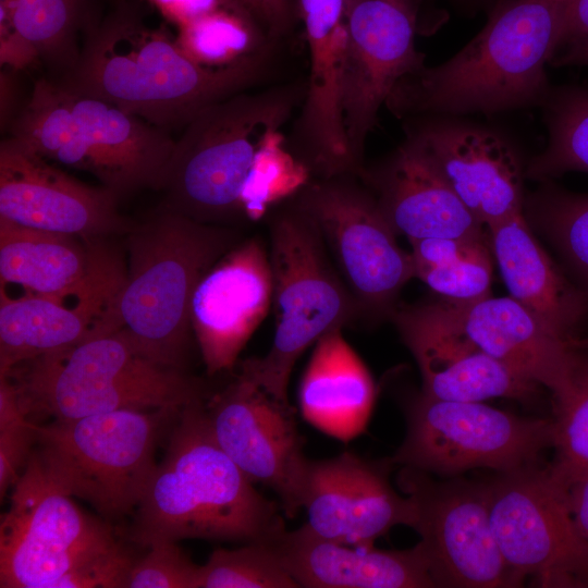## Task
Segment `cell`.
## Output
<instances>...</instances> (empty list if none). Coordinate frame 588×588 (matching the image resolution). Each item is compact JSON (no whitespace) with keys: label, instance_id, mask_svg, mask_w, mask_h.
<instances>
[{"label":"cell","instance_id":"obj_23","mask_svg":"<svg viewBox=\"0 0 588 588\" xmlns=\"http://www.w3.org/2000/svg\"><path fill=\"white\" fill-rule=\"evenodd\" d=\"M123 271L78 293L5 296L0 304V375L35 357L117 331Z\"/></svg>","mask_w":588,"mask_h":588},{"label":"cell","instance_id":"obj_34","mask_svg":"<svg viewBox=\"0 0 588 588\" xmlns=\"http://www.w3.org/2000/svg\"><path fill=\"white\" fill-rule=\"evenodd\" d=\"M525 196L524 213L563 257L588 293V194L573 193L551 181Z\"/></svg>","mask_w":588,"mask_h":588},{"label":"cell","instance_id":"obj_9","mask_svg":"<svg viewBox=\"0 0 588 588\" xmlns=\"http://www.w3.org/2000/svg\"><path fill=\"white\" fill-rule=\"evenodd\" d=\"M179 412L120 409L36 424L32 456L59 490L118 518L140 502L162 422Z\"/></svg>","mask_w":588,"mask_h":588},{"label":"cell","instance_id":"obj_30","mask_svg":"<svg viewBox=\"0 0 588 588\" xmlns=\"http://www.w3.org/2000/svg\"><path fill=\"white\" fill-rule=\"evenodd\" d=\"M0 13L59 77L76 65L81 38L99 16L95 0H0Z\"/></svg>","mask_w":588,"mask_h":588},{"label":"cell","instance_id":"obj_5","mask_svg":"<svg viewBox=\"0 0 588 588\" xmlns=\"http://www.w3.org/2000/svg\"><path fill=\"white\" fill-rule=\"evenodd\" d=\"M241 242L237 230L164 208L131 229L128 271L118 292V330L151 360L184 370L191 303L201 277Z\"/></svg>","mask_w":588,"mask_h":588},{"label":"cell","instance_id":"obj_14","mask_svg":"<svg viewBox=\"0 0 588 588\" xmlns=\"http://www.w3.org/2000/svg\"><path fill=\"white\" fill-rule=\"evenodd\" d=\"M401 489L416 505L413 527L419 536L438 587H516L497 543L489 514L487 483L433 482L404 467Z\"/></svg>","mask_w":588,"mask_h":588},{"label":"cell","instance_id":"obj_15","mask_svg":"<svg viewBox=\"0 0 588 588\" xmlns=\"http://www.w3.org/2000/svg\"><path fill=\"white\" fill-rule=\"evenodd\" d=\"M421 0H347L343 124L351 157L365 166L366 139L395 85L422 69L415 46Z\"/></svg>","mask_w":588,"mask_h":588},{"label":"cell","instance_id":"obj_20","mask_svg":"<svg viewBox=\"0 0 588 588\" xmlns=\"http://www.w3.org/2000/svg\"><path fill=\"white\" fill-rule=\"evenodd\" d=\"M389 320L417 363L421 391L431 397L462 402L506 397L530 402L542 388L480 350L450 320L439 301L397 305Z\"/></svg>","mask_w":588,"mask_h":588},{"label":"cell","instance_id":"obj_7","mask_svg":"<svg viewBox=\"0 0 588 588\" xmlns=\"http://www.w3.org/2000/svg\"><path fill=\"white\" fill-rule=\"evenodd\" d=\"M0 376L12 381L35 424L120 409L181 411L209 395L185 370L143 355L122 330L23 362Z\"/></svg>","mask_w":588,"mask_h":588},{"label":"cell","instance_id":"obj_42","mask_svg":"<svg viewBox=\"0 0 588 588\" xmlns=\"http://www.w3.org/2000/svg\"><path fill=\"white\" fill-rule=\"evenodd\" d=\"M587 38L588 0H568L558 47L554 53Z\"/></svg>","mask_w":588,"mask_h":588},{"label":"cell","instance_id":"obj_13","mask_svg":"<svg viewBox=\"0 0 588 588\" xmlns=\"http://www.w3.org/2000/svg\"><path fill=\"white\" fill-rule=\"evenodd\" d=\"M493 535L509 567L543 587H588V544L569 514L566 489L536 465L487 483Z\"/></svg>","mask_w":588,"mask_h":588},{"label":"cell","instance_id":"obj_29","mask_svg":"<svg viewBox=\"0 0 588 588\" xmlns=\"http://www.w3.org/2000/svg\"><path fill=\"white\" fill-rule=\"evenodd\" d=\"M408 241L414 278H418L441 299L468 303L491 295L494 259L488 233L478 237Z\"/></svg>","mask_w":588,"mask_h":588},{"label":"cell","instance_id":"obj_28","mask_svg":"<svg viewBox=\"0 0 588 588\" xmlns=\"http://www.w3.org/2000/svg\"><path fill=\"white\" fill-rule=\"evenodd\" d=\"M342 330L328 332L314 345L301 380L298 402L309 425L348 442L365 431L377 389L370 371L343 338Z\"/></svg>","mask_w":588,"mask_h":588},{"label":"cell","instance_id":"obj_33","mask_svg":"<svg viewBox=\"0 0 588 588\" xmlns=\"http://www.w3.org/2000/svg\"><path fill=\"white\" fill-rule=\"evenodd\" d=\"M572 348L567 375L551 392L554 458L548 468L564 488L588 474V348Z\"/></svg>","mask_w":588,"mask_h":588},{"label":"cell","instance_id":"obj_12","mask_svg":"<svg viewBox=\"0 0 588 588\" xmlns=\"http://www.w3.org/2000/svg\"><path fill=\"white\" fill-rule=\"evenodd\" d=\"M30 455L0 523V587L56 588L72 571L120 547Z\"/></svg>","mask_w":588,"mask_h":588},{"label":"cell","instance_id":"obj_10","mask_svg":"<svg viewBox=\"0 0 588 588\" xmlns=\"http://www.w3.org/2000/svg\"><path fill=\"white\" fill-rule=\"evenodd\" d=\"M406 434L389 460L425 474L500 473L538 464L552 446L551 419L524 418L483 402L445 401L421 390L404 405Z\"/></svg>","mask_w":588,"mask_h":588},{"label":"cell","instance_id":"obj_17","mask_svg":"<svg viewBox=\"0 0 588 588\" xmlns=\"http://www.w3.org/2000/svg\"><path fill=\"white\" fill-rule=\"evenodd\" d=\"M403 128L427 150L480 223L490 226L524 211L526 167L502 134L445 115L404 119Z\"/></svg>","mask_w":588,"mask_h":588},{"label":"cell","instance_id":"obj_35","mask_svg":"<svg viewBox=\"0 0 588 588\" xmlns=\"http://www.w3.org/2000/svg\"><path fill=\"white\" fill-rule=\"evenodd\" d=\"M273 541L215 550L199 565L197 588H299Z\"/></svg>","mask_w":588,"mask_h":588},{"label":"cell","instance_id":"obj_22","mask_svg":"<svg viewBox=\"0 0 588 588\" xmlns=\"http://www.w3.org/2000/svg\"><path fill=\"white\" fill-rule=\"evenodd\" d=\"M384 218L408 240L483 236V224L457 196L438 164L414 138L357 174Z\"/></svg>","mask_w":588,"mask_h":588},{"label":"cell","instance_id":"obj_4","mask_svg":"<svg viewBox=\"0 0 588 588\" xmlns=\"http://www.w3.org/2000/svg\"><path fill=\"white\" fill-rule=\"evenodd\" d=\"M306 81L237 93L198 113L184 128L160 189L167 209L198 222L246 219L244 197L265 149L302 105Z\"/></svg>","mask_w":588,"mask_h":588},{"label":"cell","instance_id":"obj_39","mask_svg":"<svg viewBox=\"0 0 588 588\" xmlns=\"http://www.w3.org/2000/svg\"><path fill=\"white\" fill-rule=\"evenodd\" d=\"M247 11L269 39L281 44L299 22L297 0H232Z\"/></svg>","mask_w":588,"mask_h":588},{"label":"cell","instance_id":"obj_45","mask_svg":"<svg viewBox=\"0 0 588 588\" xmlns=\"http://www.w3.org/2000/svg\"><path fill=\"white\" fill-rule=\"evenodd\" d=\"M458 11L468 15L481 10L488 11L500 0H445Z\"/></svg>","mask_w":588,"mask_h":588},{"label":"cell","instance_id":"obj_8","mask_svg":"<svg viewBox=\"0 0 588 588\" xmlns=\"http://www.w3.org/2000/svg\"><path fill=\"white\" fill-rule=\"evenodd\" d=\"M268 229L275 330L267 354L243 360L240 372L290 404V378L301 355L360 313L317 226L290 198L272 209Z\"/></svg>","mask_w":588,"mask_h":588},{"label":"cell","instance_id":"obj_27","mask_svg":"<svg viewBox=\"0 0 588 588\" xmlns=\"http://www.w3.org/2000/svg\"><path fill=\"white\" fill-rule=\"evenodd\" d=\"M77 238L0 218L1 289L15 286L22 295L60 297L122 271L108 250L86 247Z\"/></svg>","mask_w":588,"mask_h":588},{"label":"cell","instance_id":"obj_3","mask_svg":"<svg viewBox=\"0 0 588 588\" xmlns=\"http://www.w3.org/2000/svg\"><path fill=\"white\" fill-rule=\"evenodd\" d=\"M207 397L177 414L164 458L135 509L130 538L136 543L269 542L286 530L278 504L255 489L213 438Z\"/></svg>","mask_w":588,"mask_h":588},{"label":"cell","instance_id":"obj_26","mask_svg":"<svg viewBox=\"0 0 588 588\" xmlns=\"http://www.w3.org/2000/svg\"><path fill=\"white\" fill-rule=\"evenodd\" d=\"M510 296L568 341L588 317V293L574 284L534 235L524 211L487 226Z\"/></svg>","mask_w":588,"mask_h":588},{"label":"cell","instance_id":"obj_19","mask_svg":"<svg viewBox=\"0 0 588 588\" xmlns=\"http://www.w3.org/2000/svg\"><path fill=\"white\" fill-rule=\"evenodd\" d=\"M118 195L89 186L11 137L0 145V218L19 225L94 238L131 231Z\"/></svg>","mask_w":588,"mask_h":588},{"label":"cell","instance_id":"obj_24","mask_svg":"<svg viewBox=\"0 0 588 588\" xmlns=\"http://www.w3.org/2000/svg\"><path fill=\"white\" fill-rule=\"evenodd\" d=\"M273 542L299 587H438L420 542L404 550L348 546L316 537L303 526L283 531Z\"/></svg>","mask_w":588,"mask_h":588},{"label":"cell","instance_id":"obj_43","mask_svg":"<svg viewBox=\"0 0 588 588\" xmlns=\"http://www.w3.org/2000/svg\"><path fill=\"white\" fill-rule=\"evenodd\" d=\"M565 489L573 523L588 544V474L579 477Z\"/></svg>","mask_w":588,"mask_h":588},{"label":"cell","instance_id":"obj_44","mask_svg":"<svg viewBox=\"0 0 588 588\" xmlns=\"http://www.w3.org/2000/svg\"><path fill=\"white\" fill-rule=\"evenodd\" d=\"M550 65H588V38L554 53Z\"/></svg>","mask_w":588,"mask_h":588},{"label":"cell","instance_id":"obj_6","mask_svg":"<svg viewBox=\"0 0 588 588\" xmlns=\"http://www.w3.org/2000/svg\"><path fill=\"white\" fill-rule=\"evenodd\" d=\"M50 161L86 171L118 196L160 189L175 140L169 132L59 78H39L10 136Z\"/></svg>","mask_w":588,"mask_h":588},{"label":"cell","instance_id":"obj_41","mask_svg":"<svg viewBox=\"0 0 588 588\" xmlns=\"http://www.w3.org/2000/svg\"><path fill=\"white\" fill-rule=\"evenodd\" d=\"M150 3L161 16L177 28L217 10L232 0H145Z\"/></svg>","mask_w":588,"mask_h":588},{"label":"cell","instance_id":"obj_11","mask_svg":"<svg viewBox=\"0 0 588 588\" xmlns=\"http://www.w3.org/2000/svg\"><path fill=\"white\" fill-rule=\"evenodd\" d=\"M289 198L317 226L360 319L389 320L414 267L371 192L344 174L310 179Z\"/></svg>","mask_w":588,"mask_h":588},{"label":"cell","instance_id":"obj_32","mask_svg":"<svg viewBox=\"0 0 588 588\" xmlns=\"http://www.w3.org/2000/svg\"><path fill=\"white\" fill-rule=\"evenodd\" d=\"M177 42L187 57L207 70L237 66L272 44L243 8L228 3L177 28Z\"/></svg>","mask_w":588,"mask_h":588},{"label":"cell","instance_id":"obj_21","mask_svg":"<svg viewBox=\"0 0 588 588\" xmlns=\"http://www.w3.org/2000/svg\"><path fill=\"white\" fill-rule=\"evenodd\" d=\"M272 269L259 236L241 241L199 280L191 324L207 373L231 370L272 306Z\"/></svg>","mask_w":588,"mask_h":588},{"label":"cell","instance_id":"obj_38","mask_svg":"<svg viewBox=\"0 0 588 588\" xmlns=\"http://www.w3.org/2000/svg\"><path fill=\"white\" fill-rule=\"evenodd\" d=\"M134 560L120 546L64 576L56 588L126 587Z\"/></svg>","mask_w":588,"mask_h":588},{"label":"cell","instance_id":"obj_40","mask_svg":"<svg viewBox=\"0 0 588 588\" xmlns=\"http://www.w3.org/2000/svg\"><path fill=\"white\" fill-rule=\"evenodd\" d=\"M0 61L2 66L24 70L39 60L36 49L0 13Z\"/></svg>","mask_w":588,"mask_h":588},{"label":"cell","instance_id":"obj_18","mask_svg":"<svg viewBox=\"0 0 588 588\" xmlns=\"http://www.w3.org/2000/svg\"><path fill=\"white\" fill-rule=\"evenodd\" d=\"M391 462L366 461L354 453L308 461L303 507L308 532L342 544L371 547L394 526L414 527V500L400 495L388 478Z\"/></svg>","mask_w":588,"mask_h":588},{"label":"cell","instance_id":"obj_1","mask_svg":"<svg viewBox=\"0 0 588 588\" xmlns=\"http://www.w3.org/2000/svg\"><path fill=\"white\" fill-rule=\"evenodd\" d=\"M279 46L237 66L207 70L187 57L166 25H148L134 4L122 0L87 27L76 65L58 78L169 132L266 81Z\"/></svg>","mask_w":588,"mask_h":588},{"label":"cell","instance_id":"obj_16","mask_svg":"<svg viewBox=\"0 0 588 588\" xmlns=\"http://www.w3.org/2000/svg\"><path fill=\"white\" fill-rule=\"evenodd\" d=\"M205 409L219 446L255 485L272 490L284 515L303 507L308 458L294 408L242 372L221 391L209 394Z\"/></svg>","mask_w":588,"mask_h":588},{"label":"cell","instance_id":"obj_37","mask_svg":"<svg viewBox=\"0 0 588 588\" xmlns=\"http://www.w3.org/2000/svg\"><path fill=\"white\" fill-rule=\"evenodd\" d=\"M36 424L14 401L0 405V495L5 497L24 470L36 443Z\"/></svg>","mask_w":588,"mask_h":588},{"label":"cell","instance_id":"obj_2","mask_svg":"<svg viewBox=\"0 0 588 588\" xmlns=\"http://www.w3.org/2000/svg\"><path fill=\"white\" fill-rule=\"evenodd\" d=\"M568 0H500L480 32L445 62L403 77L385 101L399 119L493 114L540 107L551 85Z\"/></svg>","mask_w":588,"mask_h":588},{"label":"cell","instance_id":"obj_25","mask_svg":"<svg viewBox=\"0 0 588 588\" xmlns=\"http://www.w3.org/2000/svg\"><path fill=\"white\" fill-rule=\"evenodd\" d=\"M443 311L480 350L518 376L551 392L572 359L568 341L553 334L511 296L468 303L439 301Z\"/></svg>","mask_w":588,"mask_h":588},{"label":"cell","instance_id":"obj_36","mask_svg":"<svg viewBox=\"0 0 588 588\" xmlns=\"http://www.w3.org/2000/svg\"><path fill=\"white\" fill-rule=\"evenodd\" d=\"M134 561L126 588H197L199 565L194 564L174 541H161Z\"/></svg>","mask_w":588,"mask_h":588},{"label":"cell","instance_id":"obj_31","mask_svg":"<svg viewBox=\"0 0 588 588\" xmlns=\"http://www.w3.org/2000/svg\"><path fill=\"white\" fill-rule=\"evenodd\" d=\"M541 109L547 146L528 161L526 179L546 182L568 172L588 173V86H551Z\"/></svg>","mask_w":588,"mask_h":588},{"label":"cell","instance_id":"obj_46","mask_svg":"<svg viewBox=\"0 0 588 588\" xmlns=\"http://www.w3.org/2000/svg\"><path fill=\"white\" fill-rule=\"evenodd\" d=\"M568 345L575 348H588V336L585 338H572L568 340Z\"/></svg>","mask_w":588,"mask_h":588}]
</instances>
